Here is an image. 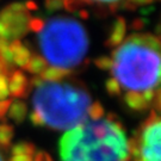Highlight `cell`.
Masks as SVG:
<instances>
[{"label":"cell","instance_id":"obj_26","mask_svg":"<svg viewBox=\"0 0 161 161\" xmlns=\"http://www.w3.org/2000/svg\"><path fill=\"white\" fill-rule=\"evenodd\" d=\"M34 160V156L30 155H12L10 161H32Z\"/></svg>","mask_w":161,"mask_h":161},{"label":"cell","instance_id":"obj_17","mask_svg":"<svg viewBox=\"0 0 161 161\" xmlns=\"http://www.w3.org/2000/svg\"><path fill=\"white\" fill-rule=\"evenodd\" d=\"M105 88L106 91L109 92V94L111 96H118L121 94L122 92V88L119 86V84L117 82V80H115L114 78L112 79H109V80L105 82Z\"/></svg>","mask_w":161,"mask_h":161},{"label":"cell","instance_id":"obj_27","mask_svg":"<svg viewBox=\"0 0 161 161\" xmlns=\"http://www.w3.org/2000/svg\"><path fill=\"white\" fill-rule=\"evenodd\" d=\"M84 1H97V3H104V4H112V3H117L119 0H84Z\"/></svg>","mask_w":161,"mask_h":161},{"label":"cell","instance_id":"obj_28","mask_svg":"<svg viewBox=\"0 0 161 161\" xmlns=\"http://www.w3.org/2000/svg\"><path fill=\"white\" fill-rule=\"evenodd\" d=\"M0 161H4L3 160V158H1V155H0Z\"/></svg>","mask_w":161,"mask_h":161},{"label":"cell","instance_id":"obj_24","mask_svg":"<svg viewBox=\"0 0 161 161\" xmlns=\"http://www.w3.org/2000/svg\"><path fill=\"white\" fill-rule=\"evenodd\" d=\"M10 67H11V66L6 64L5 61L1 58V56H0V74L7 76V75L10 74Z\"/></svg>","mask_w":161,"mask_h":161},{"label":"cell","instance_id":"obj_6","mask_svg":"<svg viewBox=\"0 0 161 161\" xmlns=\"http://www.w3.org/2000/svg\"><path fill=\"white\" fill-rule=\"evenodd\" d=\"M30 11L23 3H12L0 12V37L8 42L19 40L30 31Z\"/></svg>","mask_w":161,"mask_h":161},{"label":"cell","instance_id":"obj_7","mask_svg":"<svg viewBox=\"0 0 161 161\" xmlns=\"http://www.w3.org/2000/svg\"><path fill=\"white\" fill-rule=\"evenodd\" d=\"M8 81V92L13 98H24L29 93L30 81L22 70H12L10 76L7 78Z\"/></svg>","mask_w":161,"mask_h":161},{"label":"cell","instance_id":"obj_15","mask_svg":"<svg viewBox=\"0 0 161 161\" xmlns=\"http://www.w3.org/2000/svg\"><path fill=\"white\" fill-rule=\"evenodd\" d=\"M12 155H30L35 156L36 154V147L30 142H18L11 148Z\"/></svg>","mask_w":161,"mask_h":161},{"label":"cell","instance_id":"obj_30","mask_svg":"<svg viewBox=\"0 0 161 161\" xmlns=\"http://www.w3.org/2000/svg\"><path fill=\"white\" fill-rule=\"evenodd\" d=\"M135 161H138V160H135Z\"/></svg>","mask_w":161,"mask_h":161},{"label":"cell","instance_id":"obj_21","mask_svg":"<svg viewBox=\"0 0 161 161\" xmlns=\"http://www.w3.org/2000/svg\"><path fill=\"white\" fill-rule=\"evenodd\" d=\"M11 99H5V100H0V122H3L7 116L8 108L11 105Z\"/></svg>","mask_w":161,"mask_h":161},{"label":"cell","instance_id":"obj_11","mask_svg":"<svg viewBox=\"0 0 161 161\" xmlns=\"http://www.w3.org/2000/svg\"><path fill=\"white\" fill-rule=\"evenodd\" d=\"M124 102L130 109L136 111L144 110L148 106V103L146 102L141 92H127L124 94Z\"/></svg>","mask_w":161,"mask_h":161},{"label":"cell","instance_id":"obj_1","mask_svg":"<svg viewBox=\"0 0 161 161\" xmlns=\"http://www.w3.org/2000/svg\"><path fill=\"white\" fill-rule=\"evenodd\" d=\"M61 161H129V142L111 117L88 119L64 134L58 143Z\"/></svg>","mask_w":161,"mask_h":161},{"label":"cell","instance_id":"obj_13","mask_svg":"<svg viewBox=\"0 0 161 161\" xmlns=\"http://www.w3.org/2000/svg\"><path fill=\"white\" fill-rule=\"evenodd\" d=\"M69 75L68 70H64V69H60L56 68V67H47L44 69V72L41 75H38L41 79L43 81H50V82H54V81H61L64 80L66 76Z\"/></svg>","mask_w":161,"mask_h":161},{"label":"cell","instance_id":"obj_19","mask_svg":"<svg viewBox=\"0 0 161 161\" xmlns=\"http://www.w3.org/2000/svg\"><path fill=\"white\" fill-rule=\"evenodd\" d=\"M96 66L98 68L108 70V69H111V67H112V60H111V58H108V56L98 58L96 60Z\"/></svg>","mask_w":161,"mask_h":161},{"label":"cell","instance_id":"obj_29","mask_svg":"<svg viewBox=\"0 0 161 161\" xmlns=\"http://www.w3.org/2000/svg\"><path fill=\"white\" fill-rule=\"evenodd\" d=\"M160 106H161V94H160Z\"/></svg>","mask_w":161,"mask_h":161},{"label":"cell","instance_id":"obj_4","mask_svg":"<svg viewBox=\"0 0 161 161\" xmlns=\"http://www.w3.org/2000/svg\"><path fill=\"white\" fill-rule=\"evenodd\" d=\"M42 58L52 67L70 70L82 62L88 50V36L78 20L50 18L38 32Z\"/></svg>","mask_w":161,"mask_h":161},{"label":"cell","instance_id":"obj_5","mask_svg":"<svg viewBox=\"0 0 161 161\" xmlns=\"http://www.w3.org/2000/svg\"><path fill=\"white\" fill-rule=\"evenodd\" d=\"M129 153L138 161H161V118L148 119L136 140L129 142Z\"/></svg>","mask_w":161,"mask_h":161},{"label":"cell","instance_id":"obj_14","mask_svg":"<svg viewBox=\"0 0 161 161\" xmlns=\"http://www.w3.org/2000/svg\"><path fill=\"white\" fill-rule=\"evenodd\" d=\"M14 136V129L11 124L0 123V148L8 149Z\"/></svg>","mask_w":161,"mask_h":161},{"label":"cell","instance_id":"obj_16","mask_svg":"<svg viewBox=\"0 0 161 161\" xmlns=\"http://www.w3.org/2000/svg\"><path fill=\"white\" fill-rule=\"evenodd\" d=\"M104 116V109L99 103H93L88 111V118L91 119H99Z\"/></svg>","mask_w":161,"mask_h":161},{"label":"cell","instance_id":"obj_10","mask_svg":"<svg viewBox=\"0 0 161 161\" xmlns=\"http://www.w3.org/2000/svg\"><path fill=\"white\" fill-rule=\"evenodd\" d=\"M26 114H28V106H26V104L24 103L23 100L16 99V100L11 102L7 116L14 123H22V122H24V119L26 118Z\"/></svg>","mask_w":161,"mask_h":161},{"label":"cell","instance_id":"obj_20","mask_svg":"<svg viewBox=\"0 0 161 161\" xmlns=\"http://www.w3.org/2000/svg\"><path fill=\"white\" fill-rule=\"evenodd\" d=\"M44 26V20L41 18H31L29 24L30 31H35V32H40L41 30Z\"/></svg>","mask_w":161,"mask_h":161},{"label":"cell","instance_id":"obj_22","mask_svg":"<svg viewBox=\"0 0 161 161\" xmlns=\"http://www.w3.org/2000/svg\"><path fill=\"white\" fill-rule=\"evenodd\" d=\"M46 7L49 11H56L64 7L62 0H46Z\"/></svg>","mask_w":161,"mask_h":161},{"label":"cell","instance_id":"obj_18","mask_svg":"<svg viewBox=\"0 0 161 161\" xmlns=\"http://www.w3.org/2000/svg\"><path fill=\"white\" fill-rule=\"evenodd\" d=\"M10 96L8 92V81L6 75L0 74V100H5Z\"/></svg>","mask_w":161,"mask_h":161},{"label":"cell","instance_id":"obj_3","mask_svg":"<svg viewBox=\"0 0 161 161\" xmlns=\"http://www.w3.org/2000/svg\"><path fill=\"white\" fill-rule=\"evenodd\" d=\"M32 105L43 127L56 130H70L88 121L92 105L84 87L75 82L43 81L35 87Z\"/></svg>","mask_w":161,"mask_h":161},{"label":"cell","instance_id":"obj_9","mask_svg":"<svg viewBox=\"0 0 161 161\" xmlns=\"http://www.w3.org/2000/svg\"><path fill=\"white\" fill-rule=\"evenodd\" d=\"M125 31H127V24L123 18H117L116 22L112 25V29L110 32V36L108 38L106 44L110 47L119 46L122 42L124 41V36H125Z\"/></svg>","mask_w":161,"mask_h":161},{"label":"cell","instance_id":"obj_2","mask_svg":"<svg viewBox=\"0 0 161 161\" xmlns=\"http://www.w3.org/2000/svg\"><path fill=\"white\" fill-rule=\"evenodd\" d=\"M111 60L114 79L128 92H154L161 85V42L155 36L128 37L116 48Z\"/></svg>","mask_w":161,"mask_h":161},{"label":"cell","instance_id":"obj_23","mask_svg":"<svg viewBox=\"0 0 161 161\" xmlns=\"http://www.w3.org/2000/svg\"><path fill=\"white\" fill-rule=\"evenodd\" d=\"M29 119H30V122L32 123V125H35V127H43V123L41 121V118L38 117V115H37L35 111H31V112H30Z\"/></svg>","mask_w":161,"mask_h":161},{"label":"cell","instance_id":"obj_8","mask_svg":"<svg viewBox=\"0 0 161 161\" xmlns=\"http://www.w3.org/2000/svg\"><path fill=\"white\" fill-rule=\"evenodd\" d=\"M8 50L11 53L12 64H17L18 67L25 68V66L28 64L32 55L29 48L23 44V42L20 40H14L8 44Z\"/></svg>","mask_w":161,"mask_h":161},{"label":"cell","instance_id":"obj_25","mask_svg":"<svg viewBox=\"0 0 161 161\" xmlns=\"http://www.w3.org/2000/svg\"><path fill=\"white\" fill-rule=\"evenodd\" d=\"M35 161H53L49 154H47L44 152H37L35 154Z\"/></svg>","mask_w":161,"mask_h":161},{"label":"cell","instance_id":"obj_12","mask_svg":"<svg viewBox=\"0 0 161 161\" xmlns=\"http://www.w3.org/2000/svg\"><path fill=\"white\" fill-rule=\"evenodd\" d=\"M47 67H48V64L41 55H31V58L29 60L28 64L25 66V69L31 74L38 76L44 72Z\"/></svg>","mask_w":161,"mask_h":161}]
</instances>
